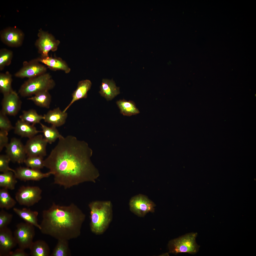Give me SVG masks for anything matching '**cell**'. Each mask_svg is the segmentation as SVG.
Masks as SVG:
<instances>
[{"label":"cell","instance_id":"6da1fadb","mask_svg":"<svg viewBox=\"0 0 256 256\" xmlns=\"http://www.w3.org/2000/svg\"><path fill=\"white\" fill-rule=\"evenodd\" d=\"M86 145L75 137L59 139L44 160L45 167L54 176V183L65 189L86 182L95 183L99 174L89 160Z\"/></svg>","mask_w":256,"mask_h":256},{"label":"cell","instance_id":"7a4b0ae2","mask_svg":"<svg viewBox=\"0 0 256 256\" xmlns=\"http://www.w3.org/2000/svg\"><path fill=\"white\" fill-rule=\"evenodd\" d=\"M85 218V214L74 203L63 206L53 202L42 212L40 230L58 240L68 241L80 236Z\"/></svg>","mask_w":256,"mask_h":256},{"label":"cell","instance_id":"3957f363","mask_svg":"<svg viewBox=\"0 0 256 256\" xmlns=\"http://www.w3.org/2000/svg\"><path fill=\"white\" fill-rule=\"evenodd\" d=\"M88 206L91 231L96 235L102 234L107 229L112 219V203L110 201H95L90 202Z\"/></svg>","mask_w":256,"mask_h":256},{"label":"cell","instance_id":"277c9868","mask_svg":"<svg viewBox=\"0 0 256 256\" xmlns=\"http://www.w3.org/2000/svg\"><path fill=\"white\" fill-rule=\"evenodd\" d=\"M55 85V81L50 75L45 73L28 78L20 87L18 93L22 97L30 96L41 91H49Z\"/></svg>","mask_w":256,"mask_h":256},{"label":"cell","instance_id":"5b68a950","mask_svg":"<svg viewBox=\"0 0 256 256\" xmlns=\"http://www.w3.org/2000/svg\"><path fill=\"white\" fill-rule=\"evenodd\" d=\"M197 235V233H189L170 240L168 245L169 252L175 255L182 253L196 254L200 247L196 242Z\"/></svg>","mask_w":256,"mask_h":256},{"label":"cell","instance_id":"8992f818","mask_svg":"<svg viewBox=\"0 0 256 256\" xmlns=\"http://www.w3.org/2000/svg\"><path fill=\"white\" fill-rule=\"evenodd\" d=\"M42 192L41 189L38 187L23 186L16 192L15 199L20 205L29 207L41 200Z\"/></svg>","mask_w":256,"mask_h":256},{"label":"cell","instance_id":"52a82bcc","mask_svg":"<svg viewBox=\"0 0 256 256\" xmlns=\"http://www.w3.org/2000/svg\"><path fill=\"white\" fill-rule=\"evenodd\" d=\"M34 227L26 222L20 223L16 225L13 234L19 248L24 250L29 248L35 235Z\"/></svg>","mask_w":256,"mask_h":256},{"label":"cell","instance_id":"ba28073f","mask_svg":"<svg viewBox=\"0 0 256 256\" xmlns=\"http://www.w3.org/2000/svg\"><path fill=\"white\" fill-rule=\"evenodd\" d=\"M130 209L139 217H144L149 212H153L155 205L147 197L140 194L132 197L129 203Z\"/></svg>","mask_w":256,"mask_h":256},{"label":"cell","instance_id":"9c48e42d","mask_svg":"<svg viewBox=\"0 0 256 256\" xmlns=\"http://www.w3.org/2000/svg\"><path fill=\"white\" fill-rule=\"evenodd\" d=\"M38 39L35 44L41 57L48 56L50 51H54L57 50L60 41L56 40L51 34L42 30H40L38 34Z\"/></svg>","mask_w":256,"mask_h":256},{"label":"cell","instance_id":"30bf717a","mask_svg":"<svg viewBox=\"0 0 256 256\" xmlns=\"http://www.w3.org/2000/svg\"><path fill=\"white\" fill-rule=\"evenodd\" d=\"M47 69L46 67L36 59L24 62L23 66L15 73V76L18 78L28 79L45 73Z\"/></svg>","mask_w":256,"mask_h":256},{"label":"cell","instance_id":"8fae6325","mask_svg":"<svg viewBox=\"0 0 256 256\" xmlns=\"http://www.w3.org/2000/svg\"><path fill=\"white\" fill-rule=\"evenodd\" d=\"M47 143L41 134L29 138L25 145L27 155L28 157L37 156L42 157L46 156Z\"/></svg>","mask_w":256,"mask_h":256},{"label":"cell","instance_id":"7c38bea8","mask_svg":"<svg viewBox=\"0 0 256 256\" xmlns=\"http://www.w3.org/2000/svg\"><path fill=\"white\" fill-rule=\"evenodd\" d=\"M6 148V155L11 161L19 164L24 162L27 154L25 146L19 139L12 138Z\"/></svg>","mask_w":256,"mask_h":256},{"label":"cell","instance_id":"4fadbf2b","mask_svg":"<svg viewBox=\"0 0 256 256\" xmlns=\"http://www.w3.org/2000/svg\"><path fill=\"white\" fill-rule=\"evenodd\" d=\"M3 96L1 111L6 115H16L20 110L22 105L18 94L13 90Z\"/></svg>","mask_w":256,"mask_h":256},{"label":"cell","instance_id":"5bb4252c","mask_svg":"<svg viewBox=\"0 0 256 256\" xmlns=\"http://www.w3.org/2000/svg\"><path fill=\"white\" fill-rule=\"evenodd\" d=\"M24 36L21 30L16 27L7 28L0 33L1 41L7 45L12 47H18L21 46Z\"/></svg>","mask_w":256,"mask_h":256},{"label":"cell","instance_id":"9a60e30c","mask_svg":"<svg viewBox=\"0 0 256 256\" xmlns=\"http://www.w3.org/2000/svg\"><path fill=\"white\" fill-rule=\"evenodd\" d=\"M17 245L12 232L7 227L0 229V256H9Z\"/></svg>","mask_w":256,"mask_h":256},{"label":"cell","instance_id":"2e32d148","mask_svg":"<svg viewBox=\"0 0 256 256\" xmlns=\"http://www.w3.org/2000/svg\"><path fill=\"white\" fill-rule=\"evenodd\" d=\"M17 179L22 181H39L48 177L51 174L49 171L46 173L41 172L40 170L35 169L27 167H20L15 170L14 173Z\"/></svg>","mask_w":256,"mask_h":256},{"label":"cell","instance_id":"e0dca14e","mask_svg":"<svg viewBox=\"0 0 256 256\" xmlns=\"http://www.w3.org/2000/svg\"><path fill=\"white\" fill-rule=\"evenodd\" d=\"M43 116V120L45 122L57 127L62 126L65 123L68 114L66 112L62 111L59 108L57 107L49 110Z\"/></svg>","mask_w":256,"mask_h":256},{"label":"cell","instance_id":"ac0fdd59","mask_svg":"<svg viewBox=\"0 0 256 256\" xmlns=\"http://www.w3.org/2000/svg\"><path fill=\"white\" fill-rule=\"evenodd\" d=\"M16 134L22 137L31 138L39 133H42V131L37 130L34 125L31 124L20 119L16 122L14 129Z\"/></svg>","mask_w":256,"mask_h":256},{"label":"cell","instance_id":"d6986e66","mask_svg":"<svg viewBox=\"0 0 256 256\" xmlns=\"http://www.w3.org/2000/svg\"><path fill=\"white\" fill-rule=\"evenodd\" d=\"M40 62L45 64L50 69L54 70H61L68 73L71 69L64 60L60 58L50 57H41L37 59Z\"/></svg>","mask_w":256,"mask_h":256},{"label":"cell","instance_id":"ffe728a7","mask_svg":"<svg viewBox=\"0 0 256 256\" xmlns=\"http://www.w3.org/2000/svg\"><path fill=\"white\" fill-rule=\"evenodd\" d=\"M99 93L107 101L112 100L120 93L119 87L112 80L104 79L100 86Z\"/></svg>","mask_w":256,"mask_h":256},{"label":"cell","instance_id":"44dd1931","mask_svg":"<svg viewBox=\"0 0 256 256\" xmlns=\"http://www.w3.org/2000/svg\"><path fill=\"white\" fill-rule=\"evenodd\" d=\"M91 85V81L88 79L79 81L77 88L72 94V99L71 101L63 111L66 112L75 102L81 99L86 98L87 92L90 89Z\"/></svg>","mask_w":256,"mask_h":256},{"label":"cell","instance_id":"7402d4cb","mask_svg":"<svg viewBox=\"0 0 256 256\" xmlns=\"http://www.w3.org/2000/svg\"><path fill=\"white\" fill-rule=\"evenodd\" d=\"M13 210L25 222L30 224L40 229V226L38 223L37 217L38 213L37 211H33L26 208L19 209L14 208Z\"/></svg>","mask_w":256,"mask_h":256},{"label":"cell","instance_id":"603a6c76","mask_svg":"<svg viewBox=\"0 0 256 256\" xmlns=\"http://www.w3.org/2000/svg\"><path fill=\"white\" fill-rule=\"evenodd\" d=\"M29 249L31 256H49L50 249L48 244L44 241L38 240L33 242Z\"/></svg>","mask_w":256,"mask_h":256},{"label":"cell","instance_id":"cb8c5ba5","mask_svg":"<svg viewBox=\"0 0 256 256\" xmlns=\"http://www.w3.org/2000/svg\"><path fill=\"white\" fill-rule=\"evenodd\" d=\"M116 103L120 113L124 116H130L140 113L135 103L132 101L120 100L117 101Z\"/></svg>","mask_w":256,"mask_h":256},{"label":"cell","instance_id":"d4e9b609","mask_svg":"<svg viewBox=\"0 0 256 256\" xmlns=\"http://www.w3.org/2000/svg\"><path fill=\"white\" fill-rule=\"evenodd\" d=\"M27 98L37 105L46 108H49L51 101V96L48 91L39 92Z\"/></svg>","mask_w":256,"mask_h":256},{"label":"cell","instance_id":"484cf974","mask_svg":"<svg viewBox=\"0 0 256 256\" xmlns=\"http://www.w3.org/2000/svg\"><path fill=\"white\" fill-rule=\"evenodd\" d=\"M16 179L12 171L3 173L0 174V187L8 190H13L17 182Z\"/></svg>","mask_w":256,"mask_h":256},{"label":"cell","instance_id":"4316f807","mask_svg":"<svg viewBox=\"0 0 256 256\" xmlns=\"http://www.w3.org/2000/svg\"><path fill=\"white\" fill-rule=\"evenodd\" d=\"M44 138L48 143L51 144L57 139L63 137L59 133L56 127L53 125L48 127L40 123Z\"/></svg>","mask_w":256,"mask_h":256},{"label":"cell","instance_id":"83f0119b","mask_svg":"<svg viewBox=\"0 0 256 256\" xmlns=\"http://www.w3.org/2000/svg\"><path fill=\"white\" fill-rule=\"evenodd\" d=\"M16 201L10 196L8 189L3 188L0 190V208L9 210L13 207Z\"/></svg>","mask_w":256,"mask_h":256},{"label":"cell","instance_id":"f1b7e54d","mask_svg":"<svg viewBox=\"0 0 256 256\" xmlns=\"http://www.w3.org/2000/svg\"><path fill=\"white\" fill-rule=\"evenodd\" d=\"M19 118L20 119L34 125L40 123L44 119L43 116L38 114L35 110L32 109L23 111Z\"/></svg>","mask_w":256,"mask_h":256},{"label":"cell","instance_id":"f546056e","mask_svg":"<svg viewBox=\"0 0 256 256\" xmlns=\"http://www.w3.org/2000/svg\"><path fill=\"white\" fill-rule=\"evenodd\" d=\"M12 79L11 74L8 71L0 74V90L3 95L13 90L12 87Z\"/></svg>","mask_w":256,"mask_h":256},{"label":"cell","instance_id":"4dcf8cb0","mask_svg":"<svg viewBox=\"0 0 256 256\" xmlns=\"http://www.w3.org/2000/svg\"><path fill=\"white\" fill-rule=\"evenodd\" d=\"M68 241L60 240L58 242L51 255V256H68L71 255Z\"/></svg>","mask_w":256,"mask_h":256},{"label":"cell","instance_id":"1f68e13d","mask_svg":"<svg viewBox=\"0 0 256 256\" xmlns=\"http://www.w3.org/2000/svg\"><path fill=\"white\" fill-rule=\"evenodd\" d=\"M27 167L40 170L44 167L43 157L37 156L28 157L24 162Z\"/></svg>","mask_w":256,"mask_h":256},{"label":"cell","instance_id":"d6a6232c","mask_svg":"<svg viewBox=\"0 0 256 256\" xmlns=\"http://www.w3.org/2000/svg\"><path fill=\"white\" fill-rule=\"evenodd\" d=\"M13 53L6 49H1L0 51V70H2L5 67L9 65L11 62Z\"/></svg>","mask_w":256,"mask_h":256},{"label":"cell","instance_id":"836d02e7","mask_svg":"<svg viewBox=\"0 0 256 256\" xmlns=\"http://www.w3.org/2000/svg\"><path fill=\"white\" fill-rule=\"evenodd\" d=\"M7 115L1 110L0 112V130L8 132L14 129V127L12 125L10 121L7 116Z\"/></svg>","mask_w":256,"mask_h":256},{"label":"cell","instance_id":"e575fe53","mask_svg":"<svg viewBox=\"0 0 256 256\" xmlns=\"http://www.w3.org/2000/svg\"><path fill=\"white\" fill-rule=\"evenodd\" d=\"M13 218V215L2 209L0 211V229L7 227Z\"/></svg>","mask_w":256,"mask_h":256},{"label":"cell","instance_id":"d590c367","mask_svg":"<svg viewBox=\"0 0 256 256\" xmlns=\"http://www.w3.org/2000/svg\"><path fill=\"white\" fill-rule=\"evenodd\" d=\"M11 161L9 157L6 155H1L0 156V171L4 173L11 171L14 173L15 170L10 168L9 166V163Z\"/></svg>","mask_w":256,"mask_h":256},{"label":"cell","instance_id":"8d00e7d4","mask_svg":"<svg viewBox=\"0 0 256 256\" xmlns=\"http://www.w3.org/2000/svg\"><path fill=\"white\" fill-rule=\"evenodd\" d=\"M8 132L5 131L0 130V151L1 152L5 147L9 144Z\"/></svg>","mask_w":256,"mask_h":256},{"label":"cell","instance_id":"74e56055","mask_svg":"<svg viewBox=\"0 0 256 256\" xmlns=\"http://www.w3.org/2000/svg\"><path fill=\"white\" fill-rule=\"evenodd\" d=\"M30 254L26 252L24 250L19 248L14 251H12L9 256H28Z\"/></svg>","mask_w":256,"mask_h":256}]
</instances>
